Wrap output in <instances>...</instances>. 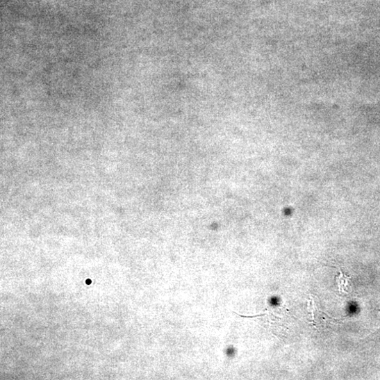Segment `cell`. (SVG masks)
Listing matches in <instances>:
<instances>
[{
    "label": "cell",
    "mask_w": 380,
    "mask_h": 380,
    "mask_svg": "<svg viewBox=\"0 0 380 380\" xmlns=\"http://www.w3.org/2000/svg\"><path fill=\"white\" fill-rule=\"evenodd\" d=\"M337 283L338 286V290L340 292L348 293L349 290L350 278L340 271V274L337 276Z\"/></svg>",
    "instance_id": "obj_1"
},
{
    "label": "cell",
    "mask_w": 380,
    "mask_h": 380,
    "mask_svg": "<svg viewBox=\"0 0 380 380\" xmlns=\"http://www.w3.org/2000/svg\"><path fill=\"white\" fill-rule=\"evenodd\" d=\"M86 284H87V285L91 284V281H90V280L87 281H86Z\"/></svg>",
    "instance_id": "obj_2"
}]
</instances>
